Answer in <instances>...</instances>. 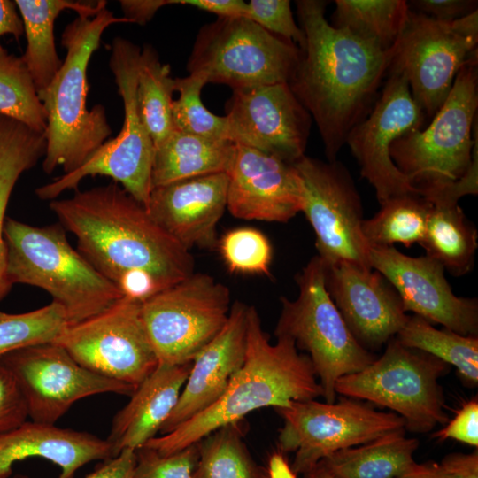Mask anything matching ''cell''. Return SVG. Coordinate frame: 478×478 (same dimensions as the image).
Returning <instances> with one entry per match:
<instances>
[{
    "label": "cell",
    "mask_w": 478,
    "mask_h": 478,
    "mask_svg": "<svg viewBox=\"0 0 478 478\" xmlns=\"http://www.w3.org/2000/svg\"><path fill=\"white\" fill-rule=\"evenodd\" d=\"M439 465L451 478H478V451L448 454Z\"/></svg>",
    "instance_id": "bcb514c9"
},
{
    "label": "cell",
    "mask_w": 478,
    "mask_h": 478,
    "mask_svg": "<svg viewBox=\"0 0 478 478\" xmlns=\"http://www.w3.org/2000/svg\"><path fill=\"white\" fill-rule=\"evenodd\" d=\"M191 365L158 363L136 387L114 416L106 438L112 458L124 450L136 451L156 436L178 403Z\"/></svg>",
    "instance_id": "d4e9b609"
},
{
    "label": "cell",
    "mask_w": 478,
    "mask_h": 478,
    "mask_svg": "<svg viewBox=\"0 0 478 478\" xmlns=\"http://www.w3.org/2000/svg\"><path fill=\"white\" fill-rule=\"evenodd\" d=\"M409 12L403 0H336L332 25L389 50L401 36Z\"/></svg>",
    "instance_id": "1f68e13d"
},
{
    "label": "cell",
    "mask_w": 478,
    "mask_h": 478,
    "mask_svg": "<svg viewBox=\"0 0 478 478\" xmlns=\"http://www.w3.org/2000/svg\"><path fill=\"white\" fill-rule=\"evenodd\" d=\"M28 458L54 463L60 468L57 478H73L86 464L112 454L106 439L33 420L0 433V478H11L14 464Z\"/></svg>",
    "instance_id": "cb8c5ba5"
},
{
    "label": "cell",
    "mask_w": 478,
    "mask_h": 478,
    "mask_svg": "<svg viewBox=\"0 0 478 478\" xmlns=\"http://www.w3.org/2000/svg\"><path fill=\"white\" fill-rule=\"evenodd\" d=\"M299 52L246 17H218L199 29L187 70L232 89L288 83Z\"/></svg>",
    "instance_id": "30bf717a"
},
{
    "label": "cell",
    "mask_w": 478,
    "mask_h": 478,
    "mask_svg": "<svg viewBox=\"0 0 478 478\" xmlns=\"http://www.w3.org/2000/svg\"><path fill=\"white\" fill-rule=\"evenodd\" d=\"M46 147L44 132L0 114V301L13 286L7 275L4 237L6 209L19 177L43 158Z\"/></svg>",
    "instance_id": "83f0119b"
},
{
    "label": "cell",
    "mask_w": 478,
    "mask_h": 478,
    "mask_svg": "<svg viewBox=\"0 0 478 478\" xmlns=\"http://www.w3.org/2000/svg\"><path fill=\"white\" fill-rule=\"evenodd\" d=\"M228 174L198 176L154 187L147 211L187 250L217 244L216 227L227 209Z\"/></svg>",
    "instance_id": "7402d4cb"
},
{
    "label": "cell",
    "mask_w": 478,
    "mask_h": 478,
    "mask_svg": "<svg viewBox=\"0 0 478 478\" xmlns=\"http://www.w3.org/2000/svg\"><path fill=\"white\" fill-rule=\"evenodd\" d=\"M296 4L305 41L288 84L314 120L328 161H335L389 72L394 46L383 50L329 24L325 1Z\"/></svg>",
    "instance_id": "7a4b0ae2"
},
{
    "label": "cell",
    "mask_w": 478,
    "mask_h": 478,
    "mask_svg": "<svg viewBox=\"0 0 478 478\" xmlns=\"http://www.w3.org/2000/svg\"><path fill=\"white\" fill-rule=\"evenodd\" d=\"M303 475L304 478H338L322 461L317 463L313 467L303 474Z\"/></svg>",
    "instance_id": "f5cc1de1"
},
{
    "label": "cell",
    "mask_w": 478,
    "mask_h": 478,
    "mask_svg": "<svg viewBox=\"0 0 478 478\" xmlns=\"http://www.w3.org/2000/svg\"><path fill=\"white\" fill-rule=\"evenodd\" d=\"M27 418L21 389L11 370L0 361V433L19 427Z\"/></svg>",
    "instance_id": "b9f144b4"
},
{
    "label": "cell",
    "mask_w": 478,
    "mask_h": 478,
    "mask_svg": "<svg viewBox=\"0 0 478 478\" xmlns=\"http://www.w3.org/2000/svg\"><path fill=\"white\" fill-rule=\"evenodd\" d=\"M136 453L124 450L117 456L105 460L84 478H135ZM11 478H30L25 474H15Z\"/></svg>",
    "instance_id": "f6af8a7d"
},
{
    "label": "cell",
    "mask_w": 478,
    "mask_h": 478,
    "mask_svg": "<svg viewBox=\"0 0 478 478\" xmlns=\"http://www.w3.org/2000/svg\"><path fill=\"white\" fill-rule=\"evenodd\" d=\"M450 369L447 363L393 337L380 358L340 378L335 392L386 407L405 420V429L428 433L449 421L439 379Z\"/></svg>",
    "instance_id": "9c48e42d"
},
{
    "label": "cell",
    "mask_w": 478,
    "mask_h": 478,
    "mask_svg": "<svg viewBox=\"0 0 478 478\" xmlns=\"http://www.w3.org/2000/svg\"><path fill=\"white\" fill-rule=\"evenodd\" d=\"M53 343L85 368L135 389L158 365L141 303L127 297L89 319L66 326Z\"/></svg>",
    "instance_id": "5bb4252c"
},
{
    "label": "cell",
    "mask_w": 478,
    "mask_h": 478,
    "mask_svg": "<svg viewBox=\"0 0 478 478\" xmlns=\"http://www.w3.org/2000/svg\"><path fill=\"white\" fill-rule=\"evenodd\" d=\"M135 478H192L198 443L178 452L162 455L142 447L135 451Z\"/></svg>",
    "instance_id": "ab89813d"
},
{
    "label": "cell",
    "mask_w": 478,
    "mask_h": 478,
    "mask_svg": "<svg viewBox=\"0 0 478 478\" xmlns=\"http://www.w3.org/2000/svg\"><path fill=\"white\" fill-rule=\"evenodd\" d=\"M5 35H12L17 41L24 35L22 19L15 1L0 0V40ZM7 52L0 42V55Z\"/></svg>",
    "instance_id": "681fc988"
},
{
    "label": "cell",
    "mask_w": 478,
    "mask_h": 478,
    "mask_svg": "<svg viewBox=\"0 0 478 478\" xmlns=\"http://www.w3.org/2000/svg\"><path fill=\"white\" fill-rule=\"evenodd\" d=\"M389 74L369 116L351 130L345 142L380 204L391 197L419 194L393 163L389 149L400 136L420 129L425 117L412 96L406 78L394 72Z\"/></svg>",
    "instance_id": "e0dca14e"
},
{
    "label": "cell",
    "mask_w": 478,
    "mask_h": 478,
    "mask_svg": "<svg viewBox=\"0 0 478 478\" xmlns=\"http://www.w3.org/2000/svg\"><path fill=\"white\" fill-rule=\"evenodd\" d=\"M408 4L414 12L443 22H451L477 11V1L474 0H414Z\"/></svg>",
    "instance_id": "ee69618b"
},
{
    "label": "cell",
    "mask_w": 478,
    "mask_h": 478,
    "mask_svg": "<svg viewBox=\"0 0 478 478\" xmlns=\"http://www.w3.org/2000/svg\"><path fill=\"white\" fill-rule=\"evenodd\" d=\"M325 283L349 330L371 352L395 337L407 320L397 292L376 270L349 262L326 265Z\"/></svg>",
    "instance_id": "ffe728a7"
},
{
    "label": "cell",
    "mask_w": 478,
    "mask_h": 478,
    "mask_svg": "<svg viewBox=\"0 0 478 478\" xmlns=\"http://www.w3.org/2000/svg\"><path fill=\"white\" fill-rule=\"evenodd\" d=\"M141 48L123 37L112 43L109 66L124 106V121L119 135L109 138L79 168L64 173L35 189L42 200H54L66 190L77 189L88 176H107L146 210L152 190L154 143L138 111L137 77Z\"/></svg>",
    "instance_id": "ba28073f"
},
{
    "label": "cell",
    "mask_w": 478,
    "mask_h": 478,
    "mask_svg": "<svg viewBox=\"0 0 478 478\" xmlns=\"http://www.w3.org/2000/svg\"><path fill=\"white\" fill-rule=\"evenodd\" d=\"M270 342L258 313L249 306L247 343L243 365L212 405L169 433L155 436L143 447L169 455L200 442L227 424L241 421L263 407L275 410L295 401L322 397V389L306 354L286 336Z\"/></svg>",
    "instance_id": "3957f363"
},
{
    "label": "cell",
    "mask_w": 478,
    "mask_h": 478,
    "mask_svg": "<svg viewBox=\"0 0 478 478\" xmlns=\"http://www.w3.org/2000/svg\"><path fill=\"white\" fill-rule=\"evenodd\" d=\"M230 307L227 287L195 272L141 303L142 318L158 363L192 362L225 326Z\"/></svg>",
    "instance_id": "8fae6325"
},
{
    "label": "cell",
    "mask_w": 478,
    "mask_h": 478,
    "mask_svg": "<svg viewBox=\"0 0 478 478\" xmlns=\"http://www.w3.org/2000/svg\"><path fill=\"white\" fill-rule=\"evenodd\" d=\"M49 205L76 237L78 251L123 297L143 303L194 273L189 251L115 182Z\"/></svg>",
    "instance_id": "6da1fadb"
},
{
    "label": "cell",
    "mask_w": 478,
    "mask_h": 478,
    "mask_svg": "<svg viewBox=\"0 0 478 478\" xmlns=\"http://www.w3.org/2000/svg\"><path fill=\"white\" fill-rule=\"evenodd\" d=\"M477 11L443 22L410 8L406 26L394 45L389 73L404 75L424 114L434 116L459 69L477 52Z\"/></svg>",
    "instance_id": "7c38bea8"
},
{
    "label": "cell",
    "mask_w": 478,
    "mask_h": 478,
    "mask_svg": "<svg viewBox=\"0 0 478 478\" xmlns=\"http://www.w3.org/2000/svg\"><path fill=\"white\" fill-rule=\"evenodd\" d=\"M303 187V209L326 265L349 262L366 268L369 247L362 234L361 197L348 169L337 160L307 156L294 163Z\"/></svg>",
    "instance_id": "9a60e30c"
},
{
    "label": "cell",
    "mask_w": 478,
    "mask_h": 478,
    "mask_svg": "<svg viewBox=\"0 0 478 478\" xmlns=\"http://www.w3.org/2000/svg\"><path fill=\"white\" fill-rule=\"evenodd\" d=\"M0 114L45 132L46 113L20 57L0 55Z\"/></svg>",
    "instance_id": "d590c367"
},
{
    "label": "cell",
    "mask_w": 478,
    "mask_h": 478,
    "mask_svg": "<svg viewBox=\"0 0 478 478\" xmlns=\"http://www.w3.org/2000/svg\"><path fill=\"white\" fill-rule=\"evenodd\" d=\"M217 245L231 273L270 275L273 251L261 231L252 227L232 229L222 235Z\"/></svg>",
    "instance_id": "f35d334b"
},
{
    "label": "cell",
    "mask_w": 478,
    "mask_h": 478,
    "mask_svg": "<svg viewBox=\"0 0 478 478\" xmlns=\"http://www.w3.org/2000/svg\"><path fill=\"white\" fill-rule=\"evenodd\" d=\"M120 3L124 18L131 23L145 25L159 8L168 4H180L181 0H121Z\"/></svg>",
    "instance_id": "7dc6e473"
},
{
    "label": "cell",
    "mask_w": 478,
    "mask_h": 478,
    "mask_svg": "<svg viewBox=\"0 0 478 478\" xmlns=\"http://www.w3.org/2000/svg\"><path fill=\"white\" fill-rule=\"evenodd\" d=\"M174 91L170 66L160 61L152 46L144 45L140 54L136 96L141 119L154 147L175 130L172 115Z\"/></svg>",
    "instance_id": "836d02e7"
},
{
    "label": "cell",
    "mask_w": 478,
    "mask_h": 478,
    "mask_svg": "<svg viewBox=\"0 0 478 478\" xmlns=\"http://www.w3.org/2000/svg\"><path fill=\"white\" fill-rule=\"evenodd\" d=\"M326 264L312 257L296 275L297 298L281 297L274 335L293 340L306 351L322 389L325 402L336 399L337 381L362 370L376 357L354 338L331 299L325 283Z\"/></svg>",
    "instance_id": "52a82bcc"
},
{
    "label": "cell",
    "mask_w": 478,
    "mask_h": 478,
    "mask_svg": "<svg viewBox=\"0 0 478 478\" xmlns=\"http://www.w3.org/2000/svg\"><path fill=\"white\" fill-rule=\"evenodd\" d=\"M439 441L452 439L470 446H478V401L477 397L466 402L455 417L432 436Z\"/></svg>",
    "instance_id": "7bdbcfd3"
},
{
    "label": "cell",
    "mask_w": 478,
    "mask_h": 478,
    "mask_svg": "<svg viewBox=\"0 0 478 478\" xmlns=\"http://www.w3.org/2000/svg\"><path fill=\"white\" fill-rule=\"evenodd\" d=\"M249 305L235 301L220 333L192 360L179 400L160 429L164 435L218 401L243 365Z\"/></svg>",
    "instance_id": "603a6c76"
},
{
    "label": "cell",
    "mask_w": 478,
    "mask_h": 478,
    "mask_svg": "<svg viewBox=\"0 0 478 478\" xmlns=\"http://www.w3.org/2000/svg\"><path fill=\"white\" fill-rule=\"evenodd\" d=\"M403 345L428 353L454 366L468 387L478 384V336L436 328L417 315L408 316L395 336Z\"/></svg>",
    "instance_id": "4dcf8cb0"
},
{
    "label": "cell",
    "mask_w": 478,
    "mask_h": 478,
    "mask_svg": "<svg viewBox=\"0 0 478 478\" xmlns=\"http://www.w3.org/2000/svg\"><path fill=\"white\" fill-rule=\"evenodd\" d=\"M228 174L227 209L245 220L286 223L303 209V187L294 166L236 145Z\"/></svg>",
    "instance_id": "44dd1931"
},
{
    "label": "cell",
    "mask_w": 478,
    "mask_h": 478,
    "mask_svg": "<svg viewBox=\"0 0 478 478\" xmlns=\"http://www.w3.org/2000/svg\"><path fill=\"white\" fill-rule=\"evenodd\" d=\"M372 269L397 292L405 311L462 335H478V302L456 296L443 266L425 255L407 256L394 246L369 247Z\"/></svg>",
    "instance_id": "d6986e66"
},
{
    "label": "cell",
    "mask_w": 478,
    "mask_h": 478,
    "mask_svg": "<svg viewBox=\"0 0 478 478\" xmlns=\"http://www.w3.org/2000/svg\"><path fill=\"white\" fill-rule=\"evenodd\" d=\"M15 4L27 39L20 58L39 93L50 85L63 62L58 55L54 37L58 16L65 10H72L78 16L92 17L106 6V1L15 0Z\"/></svg>",
    "instance_id": "484cf974"
},
{
    "label": "cell",
    "mask_w": 478,
    "mask_h": 478,
    "mask_svg": "<svg viewBox=\"0 0 478 478\" xmlns=\"http://www.w3.org/2000/svg\"><path fill=\"white\" fill-rule=\"evenodd\" d=\"M397 478H451L440 466L439 463L415 462Z\"/></svg>",
    "instance_id": "f907efd6"
},
{
    "label": "cell",
    "mask_w": 478,
    "mask_h": 478,
    "mask_svg": "<svg viewBox=\"0 0 478 478\" xmlns=\"http://www.w3.org/2000/svg\"><path fill=\"white\" fill-rule=\"evenodd\" d=\"M405 428L338 451L320 460L338 478H397L416 461L420 442Z\"/></svg>",
    "instance_id": "f546056e"
},
{
    "label": "cell",
    "mask_w": 478,
    "mask_h": 478,
    "mask_svg": "<svg viewBox=\"0 0 478 478\" xmlns=\"http://www.w3.org/2000/svg\"><path fill=\"white\" fill-rule=\"evenodd\" d=\"M427 200L432 206L420 246L451 275L468 274L474 268L478 247L475 227L459 206L458 199L439 197Z\"/></svg>",
    "instance_id": "f1b7e54d"
},
{
    "label": "cell",
    "mask_w": 478,
    "mask_h": 478,
    "mask_svg": "<svg viewBox=\"0 0 478 478\" xmlns=\"http://www.w3.org/2000/svg\"><path fill=\"white\" fill-rule=\"evenodd\" d=\"M66 326L63 309L54 302L21 313L0 311V357L30 345L54 342Z\"/></svg>",
    "instance_id": "8d00e7d4"
},
{
    "label": "cell",
    "mask_w": 478,
    "mask_h": 478,
    "mask_svg": "<svg viewBox=\"0 0 478 478\" xmlns=\"http://www.w3.org/2000/svg\"><path fill=\"white\" fill-rule=\"evenodd\" d=\"M477 52L458 72L451 89L433 120L397 138L389 156L410 183L426 196L440 191L467 174L477 159Z\"/></svg>",
    "instance_id": "8992f818"
},
{
    "label": "cell",
    "mask_w": 478,
    "mask_h": 478,
    "mask_svg": "<svg viewBox=\"0 0 478 478\" xmlns=\"http://www.w3.org/2000/svg\"><path fill=\"white\" fill-rule=\"evenodd\" d=\"M116 23L131 21L115 17L105 6L92 17L77 15L63 31L66 58L50 85L37 93L46 113L47 147L42 166L47 174L58 166L64 173L76 170L112 135L104 106L87 107V73L104 32Z\"/></svg>",
    "instance_id": "277c9868"
},
{
    "label": "cell",
    "mask_w": 478,
    "mask_h": 478,
    "mask_svg": "<svg viewBox=\"0 0 478 478\" xmlns=\"http://www.w3.org/2000/svg\"><path fill=\"white\" fill-rule=\"evenodd\" d=\"M268 478H297L284 454L280 451L273 453L268 460Z\"/></svg>",
    "instance_id": "816d5d0a"
},
{
    "label": "cell",
    "mask_w": 478,
    "mask_h": 478,
    "mask_svg": "<svg viewBox=\"0 0 478 478\" xmlns=\"http://www.w3.org/2000/svg\"><path fill=\"white\" fill-rule=\"evenodd\" d=\"M66 231L60 223L35 227L12 218L4 226L11 283L46 291L68 326L107 310L123 295L72 247Z\"/></svg>",
    "instance_id": "5b68a950"
},
{
    "label": "cell",
    "mask_w": 478,
    "mask_h": 478,
    "mask_svg": "<svg viewBox=\"0 0 478 478\" xmlns=\"http://www.w3.org/2000/svg\"><path fill=\"white\" fill-rule=\"evenodd\" d=\"M14 375L31 420L55 423L77 401L103 393L130 396L135 389L100 376L80 365L51 342L30 345L0 357Z\"/></svg>",
    "instance_id": "2e32d148"
},
{
    "label": "cell",
    "mask_w": 478,
    "mask_h": 478,
    "mask_svg": "<svg viewBox=\"0 0 478 478\" xmlns=\"http://www.w3.org/2000/svg\"><path fill=\"white\" fill-rule=\"evenodd\" d=\"M243 420L223 426L198 442L192 478H268L244 443Z\"/></svg>",
    "instance_id": "e575fe53"
},
{
    "label": "cell",
    "mask_w": 478,
    "mask_h": 478,
    "mask_svg": "<svg viewBox=\"0 0 478 478\" xmlns=\"http://www.w3.org/2000/svg\"><path fill=\"white\" fill-rule=\"evenodd\" d=\"M276 411L283 420L278 451L294 453L290 466L296 474H305L338 451L405 428V420L397 413L376 411L345 397L334 403L295 401Z\"/></svg>",
    "instance_id": "4fadbf2b"
},
{
    "label": "cell",
    "mask_w": 478,
    "mask_h": 478,
    "mask_svg": "<svg viewBox=\"0 0 478 478\" xmlns=\"http://www.w3.org/2000/svg\"><path fill=\"white\" fill-rule=\"evenodd\" d=\"M380 205V210L362 223L368 247L421 244L432 206L428 200L418 193H409L391 197Z\"/></svg>",
    "instance_id": "d6a6232c"
},
{
    "label": "cell",
    "mask_w": 478,
    "mask_h": 478,
    "mask_svg": "<svg viewBox=\"0 0 478 478\" xmlns=\"http://www.w3.org/2000/svg\"><path fill=\"white\" fill-rule=\"evenodd\" d=\"M181 4L196 7L218 17H246L247 3L242 0H181Z\"/></svg>",
    "instance_id": "c3c4849f"
},
{
    "label": "cell",
    "mask_w": 478,
    "mask_h": 478,
    "mask_svg": "<svg viewBox=\"0 0 478 478\" xmlns=\"http://www.w3.org/2000/svg\"><path fill=\"white\" fill-rule=\"evenodd\" d=\"M247 6L246 18L266 31L295 43L299 49L304 47L305 35L295 22L289 1L251 0Z\"/></svg>",
    "instance_id": "60d3db41"
},
{
    "label": "cell",
    "mask_w": 478,
    "mask_h": 478,
    "mask_svg": "<svg viewBox=\"0 0 478 478\" xmlns=\"http://www.w3.org/2000/svg\"><path fill=\"white\" fill-rule=\"evenodd\" d=\"M174 80L175 91L180 93L172 104L174 129L210 139L228 140L226 116L213 114L201 100V90L207 84L205 77L190 73Z\"/></svg>",
    "instance_id": "74e56055"
},
{
    "label": "cell",
    "mask_w": 478,
    "mask_h": 478,
    "mask_svg": "<svg viewBox=\"0 0 478 478\" xmlns=\"http://www.w3.org/2000/svg\"><path fill=\"white\" fill-rule=\"evenodd\" d=\"M228 140L294 164L305 156L312 117L288 83L232 89Z\"/></svg>",
    "instance_id": "ac0fdd59"
},
{
    "label": "cell",
    "mask_w": 478,
    "mask_h": 478,
    "mask_svg": "<svg viewBox=\"0 0 478 478\" xmlns=\"http://www.w3.org/2000/svg\"><path fill=\"white\" fill-rule=\"evenodd\" d=\"M236 151L229 140H215L174 130L155 147L152 189L203 175L228 173Z\"/></svg>",
    "instance_id": "4316f807"
}]
</instances>
